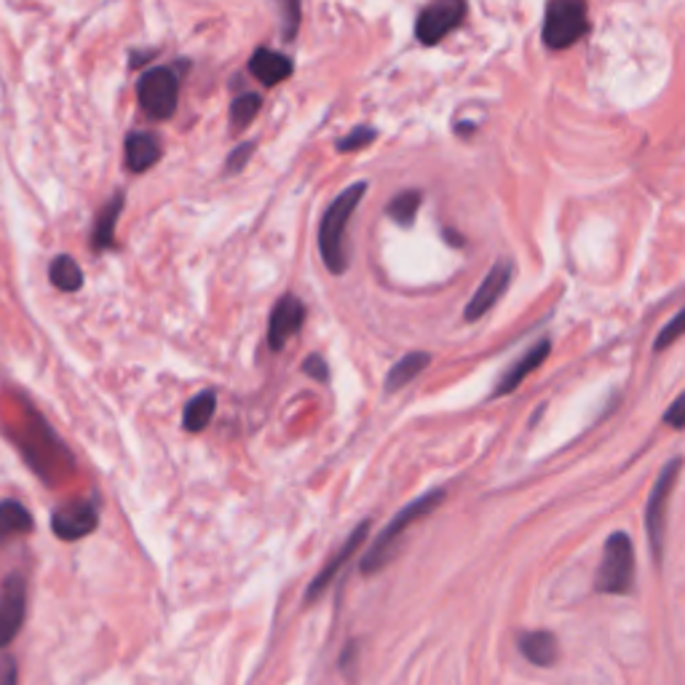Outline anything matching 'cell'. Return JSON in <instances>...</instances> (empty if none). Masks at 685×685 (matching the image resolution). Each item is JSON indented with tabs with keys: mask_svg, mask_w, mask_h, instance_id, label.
<instances>
[{
	"mask_svg": "<svg viewBox=\"0 0 685 685\" xmlns=\"http://www.w3.org/2000/svg\"><path fill=\"white\" fill-rule=\"evenodd\" d=\"M683 461L672 458L662 472H659L656 483H653L651 496H648L645 506V530H648V544H651L653 557L662 563L664 554V539H666V511H670V498L675 493L677 477H681Z\"/></svg>",
	"mask_w": 685,
	"mask_h": 685,
	"instance_id": "cell-4",
	"label": "cell"
},
{
	"mask_svg": "<svg viewBox=\"0 0 685 685\" xmlns=\"http://www.w3.org/2000/svg\"><path fill=\"white\" fill-rule=\"evenodd\" d=\"M549 351H552V343H549V341L535 343L533 349H530L528 354H524L520 362L511 364V367L506 369V375H504L501 380H498V386H496V391H493V397H504V394H511V391H515V388L520 386L522 380L528 378L530 373H533V369H539L541 364L546 362Z\"/></svg>",
	"mask_w": 685,
	"mask_h": 685,
	"instance_id": "cell-15",
	"label": "cell"
},
{
	"mask_svg": "<svg viewBox=\"0 0 685 685\" xmlns=\"http://www.w3.org/2000/svg\"><path fill=\"white\" fill-rule=\"evenodd\" d=\"M20 683V672H16L14 659H3L0 662V685H16Z\"/></svg>",
	"mask_w": 685,
	"mask_h": 685,
	"instance_id": "cell-30",
	"label": "cell"
},
{
	"mask_svg": "<svg viewBox=\"0 0 685 685\" xmlns=\"http://www.w3.org/2000/svg\"><path fill=\"white\" fill-rule=\"evenodd\" d=\"M295 65L287 54L270 52V48H257L250 59V73L257 78L263 86H276L287 81L292 76Z\"/></svg>",
	"mask_w": 685,
	"mask_h": 685,
	"instance_id": "cell-13",
	"label": "cell"
},
{
	"mask_svg": "<svg viewBox=\"0 0 685 685\" xmlns=\"http://www.w3.org/2000/svg\"><path fill=\"white\" fill-rule=\"evenodd\" d=\"M466 0H431L416 20V38L423 46H434L448 38L466 20Z\"/></svg>",
	"mask_w": 685,
	"mask_h": 685,
	"instance_id": "cell-7",
	"label": "cell"
},
{
	"mask_svg": "<svg viewBox=\"0 0 685 685\" xmlns=\"http://www.w3.org/2000/svg\"><path fill=\"white\" fill-rule=\"evenodd\" d=\"M263 108V100L257 95H242L236 102L231 104V126L233 129H246L252 123V119H255L257 113H261Z\"/></svg>",
	"mask_w": 685,
	"mask_h": 685,
	"instance_id": "cell-23",
	"label": "cell"
},
{
	"mask_svg": "<svg viewBox=\"0 0 685 685\" xmlns=\"http://www.w3.org/2000/svg\"><path fill=\"white\" fill-rule=\"evenodd\" d=\"M367 530H369V522H362L360 528H356L354 533L349 535V541H345V544H343L341 549H338L335 557H332L330 563L324 565V571L319 573L317 578H313L311 586H308V592H306V600H308V603H317L319 597H322L324 592L330 589V584L335 582V576L343 571V565L349 563V560L354 557L356 549H360V546L364 544V539H367Z\"/></svg>",
	"mask_w": 685,
	"mask_h": 685,
	"instance_id": "cell-12",
	"label": "cell"
},
{
	"mask_svg": "<svg viewBox=\"0 0 685 685\" xmlns=\"http://www.w3.org/2000/svg\"><path fill=\"white\" fill-rule=\"evenodd\" d=\"M586 33H589L586 0H549L544 27H541V38H544L546 48L563 52V48L576 46Z\"/></svg>",
	"mask_w": 685,
	"mask_h": 685,
	"instance_id": "cell-3",
	"label": "cell"
},
{
	"mask_svg": "<svg viewBox=\"0 0 685 685\" xmlns=\"http://www.w3.org/2000/svg\"><path fill=\"white\" fill-rule=\"evenodd\" d=\"M509 281H511V263L498 261L490 268V274L485 276L483 284L477 287V292L472 295V300H468L466 322H477V319H483L485 313L490 311L498 300H501V295L506 292V287H509Z\"/></svg>",
	"mask_w": 685,
	"mask_h": 685,
	"instance_id": "cell-11",
	"label": "cell"
},
{
	"mask_svg": "<svg viewBox=\"0 0 685 685\" xmlns=\"http://www.w3.org/2000/svg\"><path fill=\"white\" fill-rule=\"evenodd\" d=\"M214 407H218V397H214V391H201L199 397L190 399L188 407H185V412H183L185 431H194V434H199V431L207 429L209 421L214 418Z\"/></svg>",
	"mask_w": 685,
	"mask_h": 685,
	"instance_id": "cell-19",
	"label": "cell"
},
{
	"mask_svg": "<svg viewBox=\"0 0 685 685\" xmlns=\"http://www.w3.org/2000/svg\"><path fill=\"white\" fill-rule=\"evenodd\" d=\"M634 586V546L627 533H614L605 544L597 589L605 595H629Z\"/></svg>",
	"mask_w": 685,
	"mask_h": 685,
	"instance_id": "cell-5",
	"label": "cell"
},
{
	"mask_svg": "<svg viewBox=\"0 0 685 685\" xmlns=\"http://www.w3.org/2000/svg\"><path fill=\"white\" fill-rule=\"evenodd\" d=\"M442 501H444V490H431V493H426L423 498H418V501L405 506V509L399 511V515L394 517L384 530H380L375 544L367 549V554L362 557V573L384 571V567L397 557V549L399 544H402L407 530H410L412 524L426 520V517H429Z\"/></svg>",
	"mask_w": 685,
	"mask_h": 685,
	"instance_id": "cell-2",
	"label": "cell"
},
{
	"mask_svg": "<svg viewBox=\"0 0 685 685\" xmlns=\"http://www.w3.org/2000/svg\"><path fill=\"white\" fill-rule=\"evenodd\" d=\"M306 322V306L295 295H284L270 311L268 322V343L274 351H281L284 345L292 341Z\"/></svg>",
	"mask_w": 685,
	"mask_h": 685,
	"instance_id": "cell-10",
	"label": "cell"
},
{
	"mask_svg": "<svg viewBox=\"0 0 685 685\" xmlns=\"http://www.w3.org/2000/svg\"><path fill=\"white\" fill-rule=\"evenodd\" d=\"M520 651L530 664L552 666L560 659V643L552 632L539 629V632H524L520 638Z\"/></svg>",
	"mask_w": 685,
	"mask_h": 685,
	"instance_id": "cell-16",
	"label": "cell"
},
{
	"mask_svg": "<svg viewBox=\"0 0 685 685\" xmlns=\"http://www.w3.org/2000/svg\"><path fill=\"white\" fill-rule=\"evenodd\" d=\"M255 153V142H242V145L236 147V151L228 156V164H225V175H236V172H242L246 162H250V156Z\"/></svg>",
	"mask_w": 685,
	"mask_h": 685,
	"instance_id": "cell-27",
	"label": "cell"
},
{
	"mask_svg": "<svg viewBox=\"0 0 685 685\" xmlns=\"http://www.w3.org/2000/svg\"><path fill=\"white\" fill-rule=\"evenodd\" d=\"M367 194V183H354L351 188H345L335 201L327 207L322 225H319V252H322V261L327 270L335 276H341L349 268V255H345V225H349L351 214L360 207L362 196Z\"/></svg>",
	"mask_w": 685,
	"mask_h": 685,
	"instance_id": "cell-1",
	"label": "cell"
},
{
	"mask_svg": "<svg viewBox=\"0 0 685 685\" xmlns=\"http://www.w3.org/2000/svg\"><path fill=\"white\" fill-rule=\"evenodd\" d=\"M664 423L672 426V429H685V391L675 399L664 412Z\"/></svg>",
	"mask_w": 685,
	"mask_h": 685,
	"instance_id": "cell-29",
	"label": "cell"
},
{
	"mask_svg": "<svg viewBox=\"0 0 685 685\" xmlns=\"http://www.w3.org/2000/svg\"><path fill=\"white\" fill-rule=\"evenodd\" d=\"M27 616V584L20 573H11L0 586V648L14 643Z\"/></svg>",
	"mask_w": 685,
	"mask_h": 685,
	"instance_id": "cell-8",
	"label": "cell"
},
{
	"mask_svg": "<svg viewBox=\"0 0 685 685\" xmlns=\"http://www.w3.org/2000/svg\"><path fill=\"white\" fill-rule=\"evenodd\" d=\"M421 199H423L421 190H405V194L394 196L391 203H388L386 214L397 222V225L410 228L412 222H416L418 209H421Z\"/></svg>",
	"mask_w": 685,
	"mask_h": 685,
	"instance_id": "cell-22",
	"label": "cell"
},
{
	"mask_svg": "<svg viewBox=\"0 0 685 685\" xmlns=\"http://www.w3.org/2000/svg\"><path fill=\"white\" fill-rule=\"evenodd\" d=\"M177 95H180V81L169 67L147 70L137 84L142 110L156 121H166L177 113Z\"/></svg>",
	"mask_w": 685,
	"mask_h": 685,
	"instance_id": "cell-6",
	"label": "cell"
},
{
	"mask_svg": "<svg viewBox=\"0 0 685 685\" xmlns=\"http://www.w3.org/2000/svg\"><path fill=\"white\" fill-rule=\"evenodd\" d=\"M123 212V194H115L113 199L108 201V207L102 209V214L97 218L95 225V236H91V244H95L97 252L110 250L115 242V222H119Z\"/></svg>",
	"mask_w": 685,
	"mask_h": 685,
	"instance_id": "cell-18",
	"label": "cell"
},
{
	"mask_svg": "<svg viewBox=\"0 0 685 685\" xmlns=\"http://www.w3.org/2000/svg\"><path fill=\"white\" fill-rule=\"evenodd\" d=\"M97 524H100V515L91 501H70L57 506L52 515V530L59 541H81L95 533Z\"/></svg>",
	"mask_w": 685,
	"mask_h": 685,
	"instance_id": "cell-9",
	"label": "cell"
},
{
	"mask_svg": "<svg viewBox=\"0 0 685 685\" xmlns=\"http://www.w3.org/2000/svg\"><path fill=\"white\" fill-rule=\"evenodd\" d=\"M375 137H378V132H375V129H369V126H356L354 132H349L341 142H338V151H341V153L360 151V147L373 145Z\"/></svg>",
	"mask_w": 685,
	"mask_h": 685,
	"instance_id": "cell-25",
	"label": "cell"
},
{
	"mask_svg": "<svg viewBox=\"0 0 685 685\" xmlns=\"http://www.w3.org/2000/svg\"><path fill=\"white\" fill-rule=\"evenodd\" d=\"M123 156H126V169L134 172V175H142V172L153 169L158 164L162 145H158V140L151 132H134L126 137Z\"/></svg>",
	"mask_w": 685,
	"mask_h": 685,
	"instance_id": "cell-14",
	"label": "cell"
},
{
	"mask_svg": "<svg viewBox=\"0 0 685 685\" xmlns=\"http://www.w3.org/2000/svg\"><path fill=\"white\" fill-rule=\"evenodd\" d=\"M276 5H279L284 38L292 41L300 27V0H276Z\"/></svg>",
	"mask_w": 685,
	"mask_h": 685,
	"instance_id": "cell-24",
	"label": "cell"
},
{
	"mask_svg": "<svg viewBox=\"0 0 685 685\" xmlns=\"http://www.w3.org/2000/svg\"><path fill=\"white\" fill-rule=\"evenodd\" d=\"M33 530V517H30L27 506L20 501H0V541L9 535H22Z\"/></svg>",
	"mask_w": 685,
	"mask_h": 685,
	"instance_id": "cell-20",
	"label": "cell"
},
{
	"mask_svg": "<svg viewBox=\"0 0 685 685\" xmlns=\"http://www.w3.org/2000/svg\"><path fill=\"white\" fill-rule=\"evenodd\" d=\"M683 335H685V308H683L681 313H677L675 319H670V322L664 324V330L659 332L656 343H653V351H664L666 345L681 341Z\"/></svg>",
	"mask_w": 685,
	"mask_h": 685,
	"instance_id": "cell-26",
	"label": "cell"
},
{
	"mask_svg": "<svg viewBox=\"0 0 685 685\" xmlns=\"http://www.w3.org/2000/svg\"><path fill=\"white\" fill-rule=\"evenodd\" d=\"M48 279L62 292H78L84 287V270L70 255H59L54 257L52 268H48Z\"/></svg>",
	"mask_w": 685,
	"mask_h": 685,
	"instance_id": "cell-21",
	"label": "cell"
},
{
	"mask_svg": "<svg viewBox=\"0 0 685 685\" xmlns=\"http://www.w3.org/2000/svg\"><path fill=\"white\" fill-rule=\"evenodd\" d=\"M302 373H306L308 378L319 380V384H327V380H330V367H327V362L319 354H311L302 362Z\"/></svg>",
	"mask_w": 685,
	"mask_h": 685,
	"instance_id": "cell-28",
	"label": "cell"
},
{
	"mask_svg": "<svg viewBox=\"0 0 685 685\" xmlns=\"http://www.w3.org/2000/svg\"><path fill=\"white\" fill-rule=\"evenodd\" d=\"M429 364H431V354H426V351H410V354L402 356V360L388 369L386 391L391 394V391H397V388L407 386L412 378H418V375H421Z\"/></svg>",
	"mask_w": 685,
	"mask_h": 685,
	"instance_id": "cell-17",
	"label": "cell"
}]
</instances>
